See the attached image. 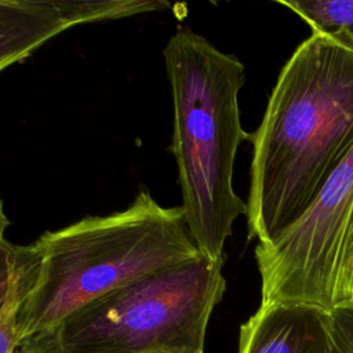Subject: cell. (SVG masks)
<instances>
[{
	"mask_svg": "<svg viewBox=\"0 0 353 353\" xmlns=\"http://www.w3.org/2000/svg\"><path fill=\"white\" fill-rule=\"evenodd\" d=\"M248 141V239L266 244L305 212L353 146V47L320 33L302 41Z\"/></svg>",
	"mask_w": 353,
	"mask_h": 353,
	"instance_id": "cell-1",
	"label": "cell"
},
{
	"mask_svg": "<svg viewBox=\"0 0 353 353\" xmlns=\"http://www.w3.org/2000/svg\"><path fill=\"white\" fill-rule=\"evenodd\" d=\"M163 55L185 223L200 254L222 259L233 222L247 214L232 182L237 149L250 139L239 110L244 65L188 28L174 32Z\"/></svg>",
	"mask_w": 353,
	"mask_h": 353,
	"instance_id": "cell-2",
	"label": "cell"
},
{
	"mask_svg": "<svg viewBox=\"0 0 353 353\" xmlns=\"http://www.w3.org/2000/svg\"><path fill=\"white\" fill-rule=\"evenodd\" d=\"M32 244L37 270L18 306L21 342L92 299L200 255L181 205L163 207L148 189L121 211L84 216Z\"/></svg>",
	"mask_w": 353,
	"mask_h": 353,
	"instance_id": "cell-3",
	"label": "cell"
},
{
	"mask_svg": "<svg viewBox=\"0 0 353 353\" xmlns=\"http://www.w3.org/2000/svg\"><path fill=\"white\" fill-rule=\"evenodd\" d=\"M223 262L200 254L150 273L23 339L18 353H204L226 290Z\"/></svg>",
	"mask_w": 353,
	"mask_h": 353,
	"instance_id": "cell-4",
	"label": "cell"
},
{
	"mask_svg": "<svg viewBox=\"0 0 353 353\" xmlns=\"http://www.w3.org/2000/svg\"><path fill=\"white\" fill-rule=\"evenodd\" d=\"M353 237V146L305 212L274 240L255 247L261 305L341 306V276Z\"/></svg>",
	"mask_w": 353,
	"mask_h": 353,
	"instance_id": "cell-5",
	"label": "cell"
},
{
	"mask_svg": "<svg viewBox=\"0 0 353 353\" xmlns=\"http://www.w3.org/2000/svg\"><path fill=\"white\" fill-rule=\"evenodd\" d=\"M170 7L154 0H0V72L69 28Z\"/></svg>",
	"mask_w": 353,
	"mask_h": 353,
	"instance_id": "cell-6",
	"label": "cell"
},
{
	"mask_svg": "<svg viewBox=\"0 0 353 353\" xmlns=\"http://www.w3.org/2000/svg\"><path fill=\"white\" fill-rule=\"evenodd\" d=\"M239 353H334L330 312L305 303H270L240 327Z\"/></svg>",
	"mask_w": 353,
	"mask_h": 353,
	"instance_id": "cell-7",
	"label": "cell"
},
{
	"mask_svg": "<svg viewBox=\"0 0 353 353\" xmlns=\"http://www.w3.org/2000/svg\"><path fill=\"white\" fill-rule=\"evenodd\" d=\"M301 17L312 33L339 37L353 47V0L279 1Z\"/></svg>",
	"mask_w": 353,
	"mask_h": 353,
	"instance_id": "cell-8",
	"label": "cell"
},
{
	"mask_svg": "<svg viewBox=\"0 0 353 353\" xmlns=\"http://www.w3.org/2000/svg\"><path fill=\"white\" fill-rule=\"evenodd\" d=\"M37 270V254L33 244H19V277L18 285L0 314V353H18L21 336L17 313L22 296L34 281Z\"/></svg>",
	"mask_w": 353,
	"mask_h": 353,
	"instance_id": "cell-9",
	"label": "cell"
},
{
	"mask_svg": "<svg viewBox=\"0 0 353 353\" xmlns=\"http://www.w3.org/2000/svg\"><path fill=\"white\" fill-rule=\"evenodd\" d=\"M19 277V244L0 239V314L10 302Z\"/></svg>",
	"mask_w": 353,
	"mask_h": 353,
	"instance_id": "cell-10",
	"label": "cell"
},
{
	"mask_svg": "<svg viewBox=\"0 0 353 353\" xmlns=\"http://www.w3.org/2000/svg\"><path fill=\"white\" fill-rule=\"evenodd\" d=\"M334 353H353V302L330 312Z\"/></svg>",
	"mask_w": 353,
	"mask_h": 353,
	"instance_id": "cell-11",
	"label": "cell"
},
{
	"mask_svg": "<svg viewBox=\"0 0 353 353\" xmlns=\"http://www.w3.org/2000/svg\"><path fill=\"white\" fill-rule=\"evenodd\" d=\"M341 302L342 305L353 302V237L347 248L342 276H341Z\"/></svg>",
	"mask_w": 353,
	"mask_h": 353,
	"instance_id": "cell-12",
	"label": "cell"
},
{
	"mask_svg": "<svg viewBox=\"0 0 353 353\" xmlns=\"http://www.w3.org/2000/svg\"><path fill=\"white\" fill-rule=\"evenodd\" d=\"M8 225H10V221H8V216L4 210V203L0 199V239L6 237V230H7Z\"/></svg>",
	"mask_w": 353,
	"mask_h": 353,
	"instance_id": "cell-13",
	"label": "cell"
},
{
	"mask_svg": "<svg viewBox=\"0 0 353 353\" xmlns=\"http://www.w3.org/2000/svg\"><path fill=\"white\" fill-rule=\"evenodd\" d=\"M159 353H168V352H159Z\"/></svg>",
	"mask_w": 353,
	"mask_h": 353,
	"instance_id": "cell-14",
	"label": "cell"
}]
</instances>
